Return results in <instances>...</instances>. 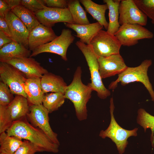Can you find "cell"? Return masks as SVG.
Listing matches in <instances>:
<instances>
[{
    "label": "cell",
    "instance_id": "1",
    "mask_svg": "<svg viewBox=\"0 0 154 154\" xmlns=\"http://www.w3.org/2000/svg\"><path fill=\"white\" fill-rule=\"evenodd\" d=\"M6 132L9 136L29 141L40 152L57 153L58 151L59 145L53 143L41 129L30 123L27 117L13 122Z\"/></svg>",
    "mask_w": 154,
    "mask_h": 154
},
{
    "label": "cell",
    "instance_id": "2",
    "mask_svg": "<svg viewBox=\"0 0 154 154\" xmlns=\"http://www.w3.org/2000/svg\"><path fill=\"white\" fill-rule=\"evenodd\" d=\"M82 68L78 66L71 82L67 86L64 93L65 98L69 100L73 103L76 117L80 121L87 118V104L93 91L88 85H86L82 82Z\"/></svg>",
    "mask_w": 154,
    "mask_h": 154
},
{
    "label": "cell",
    "instance_id": "3",
    "mask_svg": "<svg viewBox=\"0 0 154 154\" xmlns=\"http://www.w3.org/2000/svg\"><path fill=\"white\" fill-rule=\"evenodd\" d=\"M152 63L151 59H146L137 66L127 67L124 71L118 75V78L116 80L110 83L108 89H115L119 83H120L121 85L125 86L131 82H139L144 85L152 100L154 102V91L147 74L148 68Z\"/></svg>",
    "mask_w": 154,
    "mask_h": 154
},
{
    "label": "cell",
    "instance_id": "4",
    "mask_svg": "<svg viewBox=\"0 0 154 154\" xmlns=\"http://www.w3.org/2000/svg\"><path fill=\"white\" fill-rule=\"evenodd\" d=\"M76 45L82 52L87 62L91 75V82L88 85L93 91L97 92L100 98L104 99L111 94L109 89L104 85L100 76L99 69L98 58L90 45L78 41Z\"/></svg>",
    "mask_w": 154,
    "mask_h": 154
},
{
    "label": "cell",
    "instance_id": "5",
    "mask_svg": "<svg viewBox=\"0 0 154 154\" xmlns=\"http://www.w3.org/2000/svg\"><path fill=\"white\" fill-rule=\"evenodd\" d=\"M110 124L105 130H102L100 131L99 135L103 139L107 137L111 139L116 144L119 153L122 154L128 144L127 139L131 136H137L138 129L135 128L131 130H127L120 126L114 118V112L115 106L112 97L110 99Z\"/></svg>",
    "mask_w": 154,
    "mask_h": 154
},
{
    "label": "cell",
    "instance_id": "6",
    "mask_svg": "<svg viewBox=\"0 0 154 154\" xmlns=\"http://www.w3.org/2000/svg\"><path fill=\"white\" fill-rule=\"evenodd\" d=\"M89 45L98 58L119 54L121 46L115 35L102 29L94 36Z\"/></svg>",
    "mask_w": 154,
    "mask_h": 154
},
{
    "label": "cell",
    "instance_id": "7",
    "mask_svg": "<svg viewBox=\"0 0 154 154\" xmlns=\"http://www.w3.org/2000/svg\"><path fill=\"white\" fill-rule=\"evenodd\" d=\"M75 38L68 29H62L61 34L50 42L39 46L32 51L30 57L35 56L43 52H49L60 55L65 61L68 59L67 52Z\"/></svg>",
    "mask_w": 154,
    "mask_h": 154
},
{
    "label": "cell",
    "instance_id": "8",
    "mask_svg": "<svg viewBox=\"0 0 154 154\" xmlns=\"http://www.w3.org/2000/svg\"><path fill=\"white\" fill-rule=\"evenodd\" d=\"M0 77L1 81L8 86L13 94L27 98L24 85L27 78L20 71L8 63L0 62Z\"/></svg>",
    "mask_w": 154,
    "mask_h": 154
},
{
    "label": "cell",
    "instance_id": "9",
    "mask_svg": "<svg viewBox=\"0 0 154 154\" xmlns=\"http://www.w3.org/2000/svg\"><path fill=\"white\" fill-rule=\"evenodd\" d=\"M49 113L42 104L31 105L26 117L32 125L41 129L53 143L59 145L57 134L53 131L49 124Z\"/></svg>",
    "mask_w": 154,
    "mask_h": 154
},
{
    "label": "cell",
    "instance_id": "10",
    "mask_svg": "<svg viewBox=\"0 0 154 154\" xmlns=\"http://www.w3.org/2000/svg\"><path fill=\"white\" fill-rule=\"evenodd\" d=\"M121 46H130L135 45L138 40L151 39L153 33L143 26L138 24H125L121 25L114 35Z\"/></svg>",
    "mask_w": 154,
    "mask_h": 154
},
{
    "label": "cell",
    "instance_id": "11",
    "mask_svg": "<svg viewBox=\"0 0 154 154\" xmlns=\"http://www.w3.org/2000/svg\"><path fill=\"white\" fill-rule=\"evenodd\" d=\"M119 23L125 24H138L145 26L147 17L137 6L133 0H122L119 6Z\"/></svg>",
    "mask_w": 154,
    "mask_h": 154
},
{
    "label": "cell",
    "instance_id": "12",
    "mask_svg": "<svg viewBox=\"0 0 154 154\" xmlns=\"http://www.w3.org/2000/svg\"><path fill=\"white\" fill-rule=\"evenodd\" d=\"M38 21L44 25L52 27L59 22L74 24L68 8L62 9L46 6L41 10L34 13Z\"/></svg>",
    "mask_w": 154,
    "mask_h": 154
},
{
    "label": "cell",
    "instance_id": "13",
    "mask_svg": "<svg viewBox=\"0 0 154 154\" xmlns=\"http://www.w3.org/2000/svg\"><path fill=\"white\" fill-rule=\"evenodd\" d=\"M99 73L102 79L119 74L127 67L119 54L98 58Z\"/></svg>",
    "mask_w": 154,
    "mask_h": 154
},
{
    "label": "cell",
    "instance_id": "14",
    "mask_svg": "<svg viewBox=\"0 0 154 154\" xmlns=\"http://www.w3.org/2000/svg\"><path fill=\"white\" fill-rule=\"evenodd\" d=\"M21 72L27 78H41L48 70L32 57L13 59L5 62Z\"/></svg>",
    "mask_w": 154,
    "mask_h": 154
},
{
    "label": "cell",
    "instance_id": "15",
    "mask_svg": "<svg viewBox=\"0 0 154 154\" xmlns=\"http://www.w3.org/2000/svg\"><path fill=\"white\" fill-rule=\"evenodd\" d=\"M5 17L9 25L13 40L28 48L30 32L25 25L11 10L5 14Z\"/></svg>",
    "mask_w": 154,
    "mask_h": 154
},
{
    "label": "cell",
    "instance_id": "16",
    "mask_svg": "<svg viewBox=\"0 0 154 154\" xmlns=\"http://www.w3.org/2000/svg\"><path fill=\"white\" fill-rule=\"evenodd\" d=\"M57 36L52 27L40 23L29 32L28 48L32 51L37 47L50 42Z\"/></svg>",
    "mask_w": 154,
    "mask_h": 154
},
{
    "label": "cell",
    "instance_id": "17",
    "mask_svg": "<svg viewBox=\"0 0 154 154\" xmlns=\"http://www.w3.org/2000/svg\"><path fill=\"white\" fill-rule=\"evenodd\" d=\"M64 23L66 27L72 29L76 33V35L75 36L80 38V42L88 45L99 31L103 28L98 22L86 25Z\"/></svg>",
    "mask_w": 154,
    "mask_h": 154
},
{
    "label": "cell",
    "instance_id": "18",
    "mask_svg": "<svg viewBox=\"0 0 154 154\" xmlns=\"http://www.w3.org/2000/svg\"><path fill=\"white\" fill-rule=\"evenodd\" d=\"M32 52L23 45L13 40L0 48V61L30 57Z\"/></svg>",
    "mask_w": 154,
    "mask_h": 154
},
{
    "label": "cell",
    "instance_id": "19",
    "mask_svg": "<svg viewBox=\"0 0 154 154\" xmlns=\"http://www.w3.org/2000/svg\"><path fill=\"white\" fill-rule=\"evenodd\" d=\"M24 88L29 103L31 105L42 104L44 94L42 89L40 78H27Z\"/></svg>",
    "mask_w": 154,
    "mask_h": 154
},
{
    "label": "cell",
    "instance_id": "20",
    "mask_svg": "<svg viewBox=\"0 0 154 154\" xmlns=\"http://www.w3.org/2000/svg\"><path fill=\"white\" fill-rule=\"evenodd\" d=\"M41 84L44 93L60 92L64 93L67 86L61 76L48 72L40 78Z\"/></svg>",
    "mask_w": 154,
    "mask_h": 154
},
{
    "label": "cell",
    "instance_id": "21",
    "mask_svg": "<svg viewBox=\"0 0 154 154\" xmlns=\"http://www.w3.org/2000/svg\"><path fill=\"white\" fill-rule=\"evenodd\" d=\"M79 1L80 3L84 7L86 11L107 30L108 23L106 21L105 16L106 11L108 9L107 4H99L91 0Z\"/></svg>",
    "mask_w": 154,
    "mask_h": 154
},
{
    "label": "cell",
    "instance_id": "22",
    "mask_svg": "<svg viewBox=\"0 0 154 154\" xmlns=\"http://www.w3.org/2000/svg\"><path fill=\"white\" fill-rule=\"evenodd\" d=\"M27 98L15 95L12 102L8 106L13 122L27 117L29 112V106Z\"/></svg>",
    "mask_w": 154,
    "mask_h": 154
},
{
    "label": "cell",
    "instance_id": "23",
    "mask_svg": "<svg viewBox=\"0 0 154 154\" xmlns=\"http://www.w3.org/2000/svg\"><path fill=\"white\" fill-rule=\"evenodd\" d=\"M120 0H104L107 5L109 10V22L107 31L110 34L114 35L118 31L120 25L119 23V6Z\"/></svg>",
    "mask_w": 154,
    "mask_h": 154
},
{
    "label": "cell",
    "instance_id": "24",
    "mask_svg": "<svg viewBox=\"0 0 154 154\" xmlns=\"http://www.w3.org/2000/svg\"><path fill=\"white\" fill-rule=\"evenodd\" d=\"M11 10L24 23L29 32L40 24L34 13L22 5Z\"/></svg>",
    "mask_w": 154,
    "mask_h": 154
},
{
    "label": "cell",
    "instance_id": "25",
    "mask_svg": "<svg viewBox=\"0 0 154 154\" xmlns=\"http://www.w3.org/2000/svg\"><path fill=\"white\" fill-rule=\"evenodd\" d=\"M22 139L15 136L8 135L5 132L0 133V153L13 154L22 144Z\"/></svg>",
    "mask_w": 154,
    "mask_h": 154
},
{
    "label": "cell",
    "instance_id": "26",
    "mask_svg": "<svg viewBox=\"0 0 154 154\" xmlns=\"http://www.w3.org/2000/svg\"><path fill=\"white\" fill-rule=\"evenodd\" d=\"M68 8L74 24L86 25L90 24L86 11L80 5L78 0H68Z\"/></svg>",
    "mask_w": 154,
    "mask_h": 154
},
{
    "label": "cell",
    "instance_id": "27",
    "mask_svg": "<svg viewBox=\"0 0 154 154\" xmlns=\"http://www.w3.org/2000/svg\"><path fill=\"white\" fill-rule=\"evenodd\" d=\"M65 99L64 94L61 92L46 93L43 98L42 104L51 113L58 110L64 104Z\"/></svg>",
    "mask_w": 154,
    "mask_h": 154
},
{
    "label": "cell",
    "instance_id": "28",
    "mask_svg": "<svg viewBox=\"0 0 154 154\" xmlns=\"http://www.w3.org/2000/svg\"><path fill=\"white\" fill-rule=\"evenodd\" d=\"M137 114V123L143 127L145 132L147 129H150L151 130V141L153 147H154V116L143 108L138 110Z\"/></svg>",
    "mask_w": 154,
    "mask_h": 154
},
{
    "label": "cell",
    "instance_id": "29",
    "mask_svg": "<svg viewBox=\"0 0 154 154\" xmlns=\"http://www.w3.org/2000/svg\"><path fill=\"white\" fill-rule=\"evenodd\" d=\"M13 122L8 106L0 105V133L6 131Z\"/></svg>",
    "mask_w": 154,
    "mask_h": 154
},
{
    "label": "cell",
    "instance_id": "30",
    "mask_svg": "<svg viewBox=\"0 0 154 154\" xmlns=\"http://www.w3.org/2000/svg\"><path fill=\"white\" fill-rule=\"evenodd\" d=\"M138 8L147 17L154 19V0H133Z\"/></svg>",
    "mask_w": 154,
    "mask_h": 154
},
{
    "label": "cell",
    "instance_id": "31",
    "mask_svg": "<svg viewBox=\"0 0 154 154\" xmlns=\"http://www.w3.org/2000/svg\"><path fill=\"white\" fill-rule=\"evenodd\" d=\"M8 86L1 81L0 82V105H9L14 99Z\"/></svg>",
    "mask_w": 154,
    "mask_h": 154
},
{
    "label": "cell",
    "instance_id": "32",
    "mask_svg": "<svg viewBox=\"0 0 154 154\" xmlns=\"http://www.w3.org/2000/svg\"><path fill=\"white\" fill-rule=\"evenodd\" d=\"M40 152L39 149L29 141L24 140L22 144L13 154H35Z\"/></svg>",
    "mask_w": 154,
    "mask_h": 154
},
{
    "label": "cell",
    "instance_id": "33",
    "mask_svg": "<svg viewBox=\"0 0 154 154\" xmlns=\"http://www.w3.org/2000/svg\"><path fill=\"white\" fill-rule=\"evenodd\" d=\"M21 5L34 13L42 10L46 6L42 0H21Z\"/></svg>",
    "mask_w": 154,
    "mask_h": 154
},
{
    "label": "cell",
    "instance_id": "34",
    "mask_svg": "<svg viewBox=\"0 0 154 154\" xmlns=\"http://www.w3.org/2000/svg\"><path fill=\"white\" fill-rule=\"evenodd\" d=\"M42 1L48 7L62 9L68 8V0H42Z\"/></svg>",
    "mask_w": 154,
    "mask_h": 154
},
{
    "label": "cell",
    "instance_id": "35",
    "mask_svg": "<svg viewBox=\"0 0 154 154\" xmlns=\"http://www.w3.org/2000/svg\"><path fill=\"white\" fill-rule=\"evenodd\" d=\"M0 31H3L13 39L9 25L5 17L1 16H0Z\"/></svg>",
    "mask_w": 154,
    "mask_h": 154
},
{
    "label": "cell",
    "instance_id": "36",
    "mask_svg": "<svg viewBox=\"0 0 154 154\" xmlns=\"http://www.w3.org/2000/svg\"><path fill=\"white\" fill-rule=\"evenodd\" d=\"M13 39L4 33L0 31V48L5 45L11 42Z\"/></svg>",
    "mask_w": 154,
    "mask_h": 154
},
{
    "label": "cell",
    "instance_id": "37",
    "mask_svg": "<svg viewBox=\"0 0 154 154\" xmlns=\"http://www.w3.org/2000/svg\"><path fill=\"white\" fill-rule=\"evenodd\" d=\"M11 10L4 0H0V16L5 17V14Z\"/></svg>",
    "mask_w": 154,
    "mask_h": 154
},
{
    "label": "cell",
    "instance_id": "38",
    "mask_svg": "<svg viewBox=\"0 0 154 154\" xmlns=\"http://www.w3.org/2000/svg\"><path fill=\"white\" fill-rule=\"evenodd\" d=\"M11 10L15 7L21 5V0H4Z\"/></svg>",
    "mask_w": 154,
    "mask_h": 154
},
{
    "label": "cell",
    "instance_id": "39",
    "mask_svg": "<svg viewBox=\"0 0 154 154\" xmlns=\"http://www.w3.org/2000/svg\"><path fill=\"white\" fill-rule=\"evenodd\" d=\"M151 22L154 25V19L152 20H151Z\"/></svg>",
    "mask_w": 154,
    "mask_h": 154
},
{
    "label": "cell",
    "instance_id": "40",
    "mask_svg": "<svg viewBox=\"0 0 154 154\" xmlns=\"http://www.w3.org/2000/svg\"><path fill=\"white\" fill-rule=\"evenodd\" d=\"M0 154H4L2 153H0Z\"/></svg>",
    "mask_w": 154,
    "mask_h": 154
}]
</instances>
